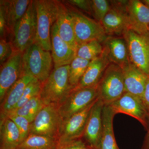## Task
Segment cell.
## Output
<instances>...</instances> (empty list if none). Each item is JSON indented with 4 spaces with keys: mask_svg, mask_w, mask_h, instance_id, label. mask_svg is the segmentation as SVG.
Wrapping results in <instances>:
<instances>
[{
    "mask_svg": "<svg viewBox=\"0 0 149 149\" xmlns=\"http://www.w3.org/2000/svg\"><path fill=\"white\" fill-rule=\"evenodd\" d=\"M110 63V62L103 53L97 57L92 60L80 82L74 88L97 86Z\"/></svg>",
    "mask_w": 149,
    "mask_h": 149,
    "instance_id": "cell-21",
    "label": "cell"
},
{
    "mask_svg": "<svg viewBox=\"0 0 149 149\" xmlns=\"http://www.w3.org/2000/svg\"><path fill=\"white\" fill-rule=\"evenodd\" d=\"M130 62L149 75V32L140 34L131 29L123 34Z\"/></svg>",
    "mask_w": 149,
    "mask_h": 149,
    "instance_id": "cell-7",
    "label": "cell"
},
{
    "mask_svg": "<svg viewBox=\"0 0 149 149\" xmlns=\"http://www.w3.org/2000/svg\"><path fill=\"white\" fill-rule=\"evenodd\" d=\"M70 4L76 7L90 15H92V8H91V1L88 0H70L66 1Z\"/></svg>",
    "mask_w": 149,
    "mask_h": 149,
    "instance_id": "cell-34",
    "label": "cell"
},
{
    "mask_svg": "<svg viewBox=\"0 0 149 149\" xmlns=\"http://www.w3.org/2000/svg\"><path fill=\"white\" fill-rule=\"evenodd\" d=\"M23 52L15 50L11 56L1 65L0 70V101L7 91L16 83L23 73Z\"/></svg>",
    "mask_w": 149,
    "mask_h": 149,
    "instance_id": "cell-12",
    "label": "cell"
},
{
    "mask_svg": "<svg viewBox=\"0 0 149 149\" xmlns=\"http://www.w3.org/2000/svg\"><path fill=\"white\" fill-rule=\"evenodd\" d=\"M148 76L146 88L142 98V101L146 110L149 119V75Z\"/></svg>",
    "mask_w": 149,
    "mask_h": 149,
    "instance_id": "cell-36",
    "label": "cell"
},
{
    "mask_svg": "<svg viewBox=\"0 0 149 149\" xmlns=\"http://www.w3.org/2000/svg\"><path fill=\"white\" fill-rule=\"evenodd\" d=\"M91 5L93 16L97 21L101 23L103 19L111 8L109 1L92 0L91 1Z\"/></svg>",
    "mask_w": 149,
    "mask_h": 149,
    "instance_id": "cell-30",
    "label": "cell"
},
{
    "mask_svg": "<svg viewBox=\"0 0 149 149\" xmlns=\"http://www.w3.org/2000/svg\"><path fill=\"white\" fill-rule=\"evenodd\" d=\"M90 62L76 56L70 65L69 82L72 88H75L80 82Z\"/></svg>",
    "mask_w": 149,
    "mask_h": 149,
    "instance_id": "cell-28",
    "label": "cell"
},
{
    "mask_svg": "<svg viewBox=\"0 0 149 149\" xmlns=\"http://www.w3.org/2000/svg\"><path fill=\"white\" fill-rule=\"evenodd\" d=\"M122 68L125 92L142 100L148 76L131 63Z\"/></svg>",
    "mask_w": 149,
    "mask_h": 149,
    "instance_id": "cell-19",
    "label": "cell"
},
{
    "mask_svg": "<svg viewBox=\"0 0 149 149\" xmlns=\"http://www.w3.org/2000/svg\"><path fill=\"white\" fill-rule=\"evenodd\" d=\"M34 78L31 74L23 71L20 78L7 91L1 102L0 124L8 118L21 98L26 86Z\"/></svg>",
    "mask_w": 149,
    "mask_h": 149,
    "instance_id": "cell-15",
    "label": "cell"
},
{
    "mask_svg": "<svg viewBox=\"0 0 149 149\" xmlns=\"http://www.w3.org/2000/svg\"><path fill=\"white\" fill-rule=\"evenodd\" d=\"M69 10L73 19L77 46L94 40L103 42L108 36L101 23L80 12Z\"/></svg>",
    "mask_w": 149,
    "mask_h": 149,
    "instance_id": "cell-8",
    "label": "cell"
},
{
    "mask_svg": "<svg viewBox=\"0 0 149 149\" xmlns=\"http://www.w3.org/2000/svg\"><path fill=\"white\" fill-rule=\"evenodd\" d=\"M98 97L97 86L82 88H73L63 102L58 106L63 119L83 110Z\"/></svg>",
    "mask_w": 149,
    "mask_h": 149,
    "instance_id": "cell-9",
    "label": "cell"
},
{
    "mask_svg": "<svg viewBox=\"0 0 149 149\" xmlns=\"http://www.w3.org/2000/svg\"><path fill=\"white\" fill-rule=\"evenodd\" d=\"M22 142L18 128L8 118L0 124V149H16Z\"/></svg>",
    "mask_w": 149,
    "mask_h": 149,
    "instance_id": "cell-24",
    "label": "cell"
},
{
    "mask_svg": "<svg viewBox=\"0 0 149 149\" xmlns=\"http://www.w3.org/2000/svg\"><path fill=\"white\" fill-rule=\"evenodd\" d=\"M107 36L122 35L130 29L127 10L111 8L101 22Z\"/></svg>",
    "mask_w": 149,
    "mask_h": 149,
    "instance_id": "cell-17",
    "label": "cell"
},
{
    "mask_svg": "<svg viewBox=\"0 0 149 149\" xmlns=\"http://www.w3.org/2000/svg\"><path fill=\"white\" fill-rule=\"evenodd\" d=\"M70 65L54 68L42 84L40 95L45 105L58 106L73 89L69 82Z\"/></svg>",
    "mask_w": 149,
    "mask_h": 149,
    "instance_id": "cell-1",
    "label": "cell"
},
{
    "mask_svg": "<svg viewBox=\"0 0 149 149\" xmlns=\"http://www.w3.org/2000/svg\"><path fill=\"white\" fill-rule=\"evenodd\" d=\"M58 149H93L83 138L70 141L63 145H59Z\"/></svg>",
    "mask_w": 149,
    "mask_h": 149,
    "instance_id": "cell-33",
    "label": "cell"
},
{
    "mask_svg": "<svg viewBox=\"0 0 149 149\" xmlns=\"http://www.w3.org/2000/svg\"><path fill=\"white\" fill-rule=\"evenodd\" d=\"M15 50L12 43L4 39L0 40V63H4L11 56Z\"/></svg>",
    "mask_w": 149,
    "mask_h": 149,
    "instance_id": "cell-32",
    "label": "cell"
},
{
    "mask_svg": "<svg viewBox=\"0 0 149 149\" xmlns=\"http://www.w3.org/2000/svg\"><path fill=\"white\" fill-rule=\"evenodd\" d=\"M141 1L149 8V0H143Z\"/></svg>",
    "mask_w": 149,
    "mask_h": 149,
    "instance_id": "cell-38",
    "label": "cell"
},
{
    "mask_svg": "<svg viewBox=\"0 0 149 149\" xmlns=\"http://www.w3.org/2000/svg\"><path fill=\"white\" fill-rule=\"evenodd\" d=\"M127 11L130 29L140 34L149 32V8L142 1H129Z\"/></svg>",
    "mask_w": 149,
    "mask_h": 149,
    "instance_id": "cell-18",
    "label": "cell"
},
{
    "mask_svg": "<svg viewBox=\"0 0 149 149\" xmlns=\"http://www.w3.org/2000/svg\"><path fill=\"white\" fill-rule=\"evenodd\" d=\"M142 149H149V122L147 129V133L144 139Z\"/></svg>",
    "mask_w": 149,
    "mask_h": 149,
    "instance_id": "cell-37",
    "label": "cell"
},
{
    "mask_svg": "<svg viewBox=\"0 0 149 149\" xmlns=\"http://www.w3.org/2000/svg\"><path fill=\"white\" fill-rule=\"evenodd\" d=\"M45 105V104L41 99L40 95H38L21 107L11 112L8 116L10 114L20 116L25 118L31 123Z\"/></svg>",
    "mask_w": 149,
    "mask_h": 149,
    "instance_id": "cell-26",
    "label": "cell"
},
{
    "mask_svg": "<svg viewBox=\"0 0 149 149\" xmlns=\"http://www.w3.org/2000/svg\"><path fill=\"white\" fill-rule=\"evenodd\" d=\"M148 30H149V28H148Z\"/></svg>",
    "mask_w": 149,
    "mask_h": 149,
    "instance_id": "cell-39",
    "label": "cell"
},
{
    "mask_svg": "<svg viewBox=\"0 0 149 149\" xmlns=\"http://www.w3.org/2000/svg\"><path fill=\"white\" fill-rule=\"evenodd\" d=\"M116 115L109 105H104L102 113V133L99 149H119L113 132V120Z\"/></svg>",
    "mask_w": 149,
    "mask_h": 149,
    "instance_id": "cell-23",
    "label": "cell"
},
{
    "mask_svg": "<svg viewBox=\"0 0 149 149\" xmlns=\"http://www.w3.org/2000/svg\"><path fill=\"white\" fill-rule=\"evenodd\" d=\"M99 98L104 105H109L125 93L122 68L110 63L97 85Z\"/></svg>",
    "mask_w": 149,
    "mask_h": 149,
    "instance_id": "cell-4",
    "label": "cell"
},
{
    "mask_svg": "<svg viewBox=\"0 0 149 149\" xmlns=\"http://www.w3.org/2000/svg\"><path fill=\"white\" fill-rule=\"evenodd\" d=\"M63 120L58 106L45 105L30 123L29 134L47 136L58 140Z\"/></svg>",
    "mask_w": 149,
    "mask_h": 149,
    "instance_id": "cell-5",
    "label": "cell"
},
{
    "mask_svg": "<svg viewBox=\"0 0 149 149\" xmlns=\"http://www.w3.org/2000/svg\"><path fill=\"white\" fill-rule=\"evenodd\" d=\"M103 52L102 43L98 40H92L77 46L76 56L91 61L101 55Z\"/></svg>",
    "mask_w": 149,
    "mask_h": 149,
    "instance_id": "cell-27",
    "label": "cell"
},
{
    "mask_svg": "<svg viewBox=\"0 0 149 149\" xmlns=\"http://www.w3.org/2000/svg\"><path fill=\"white\" fill-rule=\"evenodd\" d=\"M5 12L2 5L0 4V36L1 39H6L7 35Z\"/></svg>",
    "mask_w": 149,
    "mask_h": 149,
    "instance_id": "cell-35",
    "label": "cell"
},
{
    "mask_svg": "<svg viewBox=\"0 0 149 149\" xmlns=\"http://www.w3.org/2000/svg\"><path fill=\"white\" fill-rule=\"evenodd\" d=\"M37 13L35 1H31L26 13L16 24L14 31L13 45L15 50L24 53L35 42Z\"/></svg>",
    "mask_w": 149,
    "mask_h": 149,
    "instance_id": "cell-6",
    "label": "cell"
},
{
    "mask_svg": "<svg viewBox=\"0 0 149 149\" xmlns=\"http://www.w3.org/2000/svg\"><path fill=\"white\" fill-rule=\"evenodd\" d=\"M42 87L41 82L34 78L27 85L21 98L13 111L19 108L34 97L40 95Z\"/></svg>",
    "mask_w": 149,
    "mask_h": 149,
    "instance_id": "cell-29",
    "label": "cell"
},
{
    "mask_svg": "<svg viewBox=\"0 0 149 149\" xmlns=\"http://www.w3.org/2000/svg\"><path fill=\"white\" fill-rule=\"evenodd\" d=\"M103 103L98 98L91 110L83 138L93 149H100L102 133Z\"/></svg>",
    "mask_w": 149,
    "mask_h": 149,
    "instance_id": "cell-13",
    "label": "cell"
},
{
    "mask_svg": "<svg viewBox=\"0 0 149 149\" xmlns=\"http://www.w3.org/2000/svg\"><path fill=\"white\" fill-rule=\"evenodd\" d=\"M58 146L57 139L29 134L16 149H58Z\"/></svg>",
    "mask_w": 149,
    "mask_h": 149,
    "instance_id": "cell-25",
    "label": "cell"
},
{
    "mask_svg": "<svg viewBox=\"0 0 149 149\" xmlns=\"http://www.w3.org/2000/svg\"><path fill=\"white\" fill-rule=\"evenodd\" d=\"M52 57L50 52L45 50L35 43L23 54V71L31 74L42 84L52 72Z\"/></svg>",
    "mask_w": 149,
    "mask_h": 149,
    "instance_id": "cell-3",
    "label": "cell"
},
{
    "mask_svg": "<svg viewBox=\"0 0 149 149\" xmlns=\"http://www.w3.org/2000/svg\"><path fill=\"white\" fill-rule=\"evenodd\" d=\"M31 1L1 0L5 12L7 34L12 40L14 31L17 22L27 11Z\"/></svg>",
    "mask_w": 149,
    "mask_h": 149,
    "instance_id": "cell-22",
    "label": "cell"
},
{
    "mask_svg": "<svg viewBox=\"0 0 149 149\" xmlns=\"http://www.w3.org/2000/svg\"><path fill=\"white\" fill-rule=\"evenodd\" d=\"M103 43V53L110 63L121 68L130 63L127 45L123 37L108 36Z\"/></svg>",
    "mask_w": 149,
    "mask_h": 149,
    "instance_id": "cell-16",
    "label": "cell"
},
{
    "mask_svg": "<svg viewBox=\"0 0 149 149\" xmlns=\"http://www.w3.org/2000/svg\"><path fill=\"white\" fill-rule=\"evenodd\" d=\"M37 30L35 42L45 50L51 51V32L57 14V1L35 0Z\"/></svg>",
    "mask_w": 149,
    "mask_h": 149,
    "instance_id": "cell-2",
    "label": "cell"
},
{
    "mask_svg": "<svg viewBox=\"0 0 149 149\" xmlns=\"http://www.w3.org/2000/svg\"><path fill=\"white\" fill-rule=\"evenodd\" d=\"M98 98L83 110L63 119L58 139L59 145L83 138L90 113Z\"/></svg>",
    "mask_w": 149,
    "mask_h": 149,
    "instance_id": "cell-10",
    "label": "cell"
},
{
    "mask_svg": "<svg viewBox=\"0 0 149 149\" xmlns=\"http://www.w3.org/2000/svg\"><path fill=\"white\" fill-rule=\"evenodd\" d=\"M57 14L56 22L59 35L70 45L77 49L73 19L69 8L60 1H57Z\"/></svg>",
    "mask_w": 149,
    "mask_h": 149,
    "instance_id": "cell-20",
    "label": "cell"
},
{
    "mask_svg": "<svg viewBox=\"0 0 149 149\" xmlns=\"http://www.w3.org/2000/svg\"><path fill=\"white\" fill-rule=\"evenodd\" d=\"M8 118L11 119L16 125L20 132L22 142L29 136L31 123L25 118L15 114L10 115Z\"/></svg>",
    "mask_w": 149,
    "mask_h": 149,
    "instance_id": "cell-31",
    "label": "cell"
},
{
    "mask_svg": "<svg viewBox=\"0 0 149 149\" xmlns=\"http://www.w3.org/2000/svg\"><path fill=\"white\" fill-rule=\"evenodd\" d=\"M109 105L116 114L123 113L133 117L147 130L149 122L148 116L143 101L140 98L125 92Z\"/></svg>",
    "mask_w": 149,
    "mask_h": 149,
    "instance_id": "cell-11",
    "label": "cell"
},
{
    "mask_svg": "<svg viewBox=\"0 0 149 149\" xmlns=\"http://www.w3.org/2000/svg\"><path fill=\"white\" fill-rule=\"evenodd\" d=\"M51 38L54 68L70 65L76 57L77 49L70 45L60 36L56 22L51 29Z\"/></svg>",
    "mask_w": 149,
    "mask_h": 149,
    "instance_id": "cell-14",
    "label": "cell"
}]
</instances>
